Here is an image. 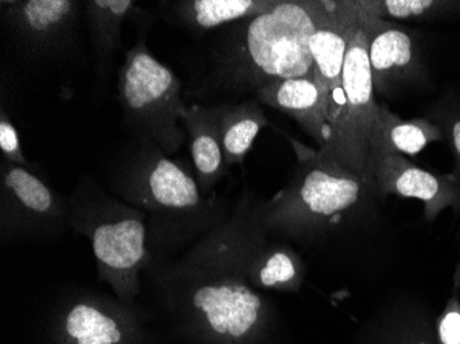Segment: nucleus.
Instances as JSON below:
<instances>
[{
	"mask_svg": "<svg viewBox=\"0 0 460 344\" xmlns=\"http://www.w3.org/2000/svg\"><path fill=\"white\" fill-rule=\"evenodd\" d=\"M330 0H281L276 9L203 36L198 68L185 90L199 105L255 100L278 80L314 77L309 39Z\"/></svg>",
	"mask_w": 460,
	"mask_h": 344,
	"instance_id": "obj_1",
	"label": "nucleus"
},
{
	"mask_svg": "<svg viewBox=\"0 0 460 344\" xmlns=\"http://www.w3.org/2000/svg\"><path fill=\"white\" fill-rule=\"evenodd\" d=\"M289 141L298 164L288 185L270 203L261 204L263 230L317 239L372 225L382 201L375 186L323 156L319 149Z\"/></svg>",
	"mask_w": 460,
	"mask_h": 344,
	"instance_id": "obj_2",
	"label": "nucleus"
},
{
	"mask_svg": "<svg viewBox=\"0 0 460 344\" xmlns=\"http://www.w3.org/2000/svg\"><path fill=\"white\" fill-rule=\"evenodd\" d=\"M111 182L120 195L154 211V233L174 240L219 225L216 200H206L193 167L164 154L157 145L133 141L108 163Z\"/></svg>",
	"mask_w": 460,
	"mask_h": 344,
	"instance_id": "obj_3",
	"label": "nucleus"
},
{
	"mask_svg": "<svg viewBox=\"0 0 460 344\" xmlns=\"http://www.w3.org/2000/svg\"><path fill=\"white\" fill-rule=\"evenodd\" d=\"M138 30V38L119 69L123 124L136 141L157 145L174 156L188 139L180 121L190 105L181 97L182 82L146 46L149 21L141 20Z\"/></svg>",
	"mask_w": 460,
	"mask_h": 344,
	"instance_id": "obj_4",
	"label": "nucleus"
},
{
	"mask_svg": "<svg viewBox=\"0 0 460 344\" xmlns=\"http://www.w3.org/2000/svg\"><path fill=\"white\" fill-rule=\"evenodd\" d=\"M75 214L90 235L98 266L119 292H134L137 273L146 260V230L139 212L110 200L90 178L80 181Z\"/></svg>",
	"mask_w": 460,
	"mask_h": 344,
	"instance_id": "obj_5",
	"label": "nucleus"
},
{
	"mask_svg": "<svg viewBox=\"0 0 460 344\" xmlns=\"http://www.w3.org/2000/svg\"><path fill=\"white\" fill-rule=\"evenodd\" d=\"M342 84V110L337 120L331 124L330 141L319 152L343 170L374 185L369 142L379 102L375 100L368 40L360 20L346 51Z\"/></svg>",
	"mask_w": 460,
	"mask_h": 344,
	"instance_id": "obj_6",
	"label": "nucleus"
},
{
	"mask_svg": "<svg viewBox=\"0 0 460 344\" xmlns=\"http://www.w3.org/2000/svg\"><path fill=\"white\" fill-rule=\"evenodd\" d=\"M82 7L79 0L0 2L10 38L31 59L56 58L74 49Z\"/></svg>",
	"mask_w": 460,
	"mask_h": 344,
	"instance_id": "obj_7",
	"label": "nucleus"
},
{
	"mask_svg": "<svg viewBox=\"0 0 460 344\" xmlns=\"http://www.w3.org/2000/svg\"><path fill=\"white\" fill-rule=\"evenodd\" d=\"M358 14L368 40L375 94L392 97L422 83L426 79V68L416 33L399 22L368 17L358 12Z\"/></svg>",
	"mask_w": 460,
	"mask_h": 344,
	"instance_id": "obj_8",
	"label": "nucleus"
},
{
	"mask_svg": "<svg viewBox=\"0 0 460 344\" xmlns=\"http://www.w3.org/2000/svg\"><path fill=\"white\" fill-rule=\"evenodd\" d=\"M372 181L379 198H415L423 204L431 224L444 209L460 208V182L454 174H436L399 154H385L372 163Z\"/></svg>",
	"mask_w": 460,
	"mask_h": 344,
	"instance_id": "obj_9",
	"label": "nucleus"
},
{
	"mask_svg": "<svg viewBox=\"0 0 460 344\" xmlns=\"http://www.w3.org/2000/svg\"><path fill=\"white\" fill-rule=\"evenodd\" d=\"M358 14L353 0H330V7L309 39V51L317 84L323 93L330 126L337 120L343 105L342 75L346 51Z\"/></svg>",
	"mask_w": 460,
	"mask_h": 344,
	"instance_id": "obj_10",
	"label": "nucleus"
},
{
	"mask_svg": "<svg viewBox=\"0 0 460 344\" xmlns=\"http://www.w3.org/2000/svg\"><path fill=\"white\" fill-rule=\"evenodd\" d=\"M281 0H174L160 2L163 20L182 28L196 38H203L239 21L266 14Z\"/></svg>",
	"mask_w": 460,
	"mask_h": 344,
	"instance_id": "obj_11",
	"label": "nucleus"
},
{
	"mask_svg": "<svg viewBox=\"0 0 460 344\" xmlns=\"http://www.w3.org/2000/svg\"><path fill=\"white\" fill-rule=\"evenodd\" d=\"M255 100L294 119L319 149L330 141V119L316 77L278 80L260 90Z\"/></svg>",
	"mask_w": 460,
	"mask_h": 344,
	"instance_id": "obj_12",
	"label": "nucleus"
},
{
	"mask_svg": "<svg viewBox=\"0 0 460 344\" xmlns=\"http://www.w3.org/2000/svg\"><path fill=\"white\" fill-rule=\"evenodd\" d=\"M2 203L7 218L31 222H56L62 216L64 204L56 191L36 174L33 168L20 167L2 160L0 163Z\"/></svg>",
	"mask_w": 460,
	"mask_h": 344,
	"instance_id": "obj_13",
	"label": "nucleus"
},
{
	"mask_svg": "<svg viewBox=\"0 0 460 344\" xmlns=\"http://www.w3.org/2000/svg\"><path fill=\"white\" fill-rule=\"evenodd\" d=\"M219 105L190 103L182 116L192 167L201 193H211L214 186L229 175L219 137Z\"/></svg>",
	"mask_w": 460,
	"mask_h": 344,
	"instance_id": "obj_14",
	"label": "nucleus"
},
{
	"mask_svg": "<svg viewBox=\"0 0 460 344\" xmlns=\"http://www.w3.org/2000/svg\"><path fill=\"white\" fill-rule=\"evenodd\" d=\"M83 9L94 54L97 89L102 92L110 80L116 49L120 46L121 28L138 12V4L134 0H86Z\"/></svg>",
	"mask_w": 460,
	"mask_h": 344,
	"instance_id": "obj_15",
	"label": "nucleus"
},
{
	"mask_svg": "<svg viewBox=\"0 0 460 344\" xmlns=\"http://www.w3.org/2000/svg\"><path fill=\"white\" fill-rule=\"evenodd\" d=\"M444 141L443 131L428 118L404 120L392 112L384 103H379L369 154L372 163L385 154H399L416 156L433 142Z\"/></svg>",
	"mask_w": 460,
	"mask_h": 344,
	"instance_id": "obj_16",
	"label": "nucleus"
},
{
	"mask_svg": "<svg viewBox=\"0 0 460 344\" xmlns=\"http://www.w3.org/2000/svg\"><path fill=\"white\" fill-rule=\"evenodd\" d=\"M358 344H437L436 320L420 304L397 302L366 325Z\"/></svg>",
	"mask_w": 460,
	"mask_h": 344,
	"instance_id": "obj_17",
	"label": "nucleus"
},
{
	"mask_svg": "<svg viewBox=\"0 0 460 344\" xmlns=\"http://www.w3.org/2000/svg\"><path fill=\"white\" fill-rule=\"evenodd\" d=\"M269 126L270 123L257 100L221 103L218 128L225 164L243 165L258 134Z\"/></svg>",
	"mask_w": 460,
	"mask_h": 344,
	"instance_id": "obj_18",
	"label": "nucleus"
},
{
	"mask_svg": "<svg viewBox=\"0 0 460 344\" xmlns=\"http://www.w3.org/2000/svg\"><path fill=\"white\" fill-rule=\"evenodd\" d=\"M302 276L304 268L294 251L284 245H266L263 240L248 268L250 284L258 288L296 289L302 283Z\"/></svg>",
	"mask_w": 460,
	"mask_h": 344,
	"instance_id": "obj_19",
	"label": "nucleus"
},
{
	"mask_svg": "<svg viewBox=\"0 0 460 344\" xmlns=\"http://www.w3.org/2000/svg\"><path fill=\"white\" fill-rule=\"evenodd\" d=\"M360 14L379 20L440 21L459 17L460 2L455 0H353Z\"/></svg>",
	"mask_w": 460,
	"mask_h": 344,
	"instance_id": "obj_20",
	"label": "nucleus"
},
{
	"mask_svg": "<svg viewBox=\"0 0 460 344\" xmlns=\"http://www.w3.org/2000/svg\"><path fill=\"white\" fill-rule=\"evenodd\" d=\"M429 120L443 131L444 141L451 149L455 160L452 174L460 182V94L451 93L431 105L428 110Z\"/></svg>",
	"mask_w": 460,
	"mask_h": 344,
	"instance_id": "obj_21",
	"label": "nucleus"
},
{
	"mask_svg": "<svg viewBox=\"0 0 460 344\" xmlns=\"http://www.w3.org/2000/svg\"><path fill=\"white\" fill-rule=\"evenodd\" d=\"M437 344H460V265L455 273L454 291L436 318Z\"/></svg>",
	"mask_w": 460,
	"mask_h": 344,
	"instance_id": "obj_22",
	"label": "nucleus"
},
{
	"mask_svg": "<svg viewBox=\"0 0 460 344\" xmlns=\"http://www.w3.org/2000/svg\"><path fill=\"white\" fill-rule=\"evenodd\" d=\"M0 152H2V160L20 167L32 168L22 154L20 134L13 124L9 113L4 110V105L2 106V112H0Z\"/></svg>",
	"mask_w": 460,
	"mask_h": 344,
	"instance_id": "obj_23",
	"label": "nucleus"
},
{
	"mask_svg": "<svg viewBox=\"0 0 460 344\" xmlns=\"http://www.w3.org/2000/svg\"><path fill=\"white\" fill-rule=\"evenodd\" d=\"M111 338H112L113 344L119 343V341H120L121 339L120 331H113V332L111 333Z\"/></svg>",
	"mask_w": 460,
	"mask_h": 344,
	"instance_id": "obj_24",
	"label": "nucleus"
},
{
	"mask_svg": "<svg viewBox=\"0 0 460 344\" xmlns=\"http://www.w3.org/2000/svg\"><path fill=\"white\" fill-rule=\"evenodd\" d=\"M456 215H457V216H459V218H460V208H459V209H457Z\"/></svg>",
	"mask_w": 460,
	"mask_h": 344,
	"instance_id": "obj_25",
	"label": "nucleus"
}]
</instances>
